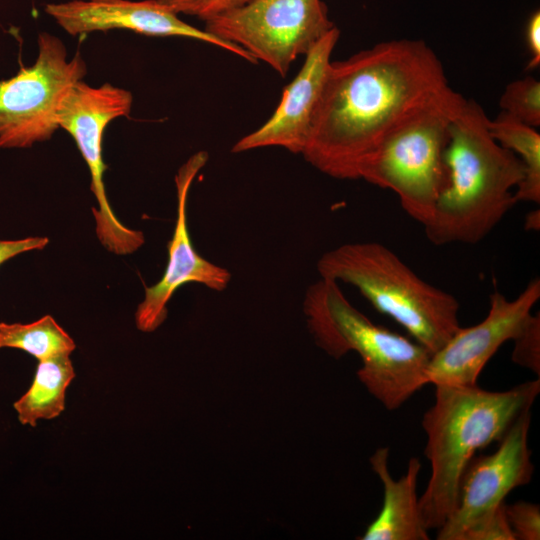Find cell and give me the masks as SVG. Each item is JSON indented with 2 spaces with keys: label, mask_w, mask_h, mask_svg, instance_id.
I'll use <instances>...</instances> for the list:
<instances>
[{
  "label": "cell",
  "mask_w": 540,
  "mask_h": 540,
  "mask_svg": "<svg viewBox=\"0 0 540 540\" xmlns=\"http://www.w3.org/2000/svg\"><path fill=\"white\" fill-rule=\"evenodd\" d=\"M320 278L345 282L432 354L460 329L457 299L422 280L377 242L340 245L317 262Z\"/></svg>",
  "instance_id": "5"
},
{
  "label": "cell",
  "mask_w": 540,
  "mask_h": 540,
  "mask_svg": "<svg viewBox=\"0 0 540 540\" xmlns=\"http://www.w3.org/2000/svg\"><path fill=\"white\" fill-rule=\"evenodd\" d=\"M339 34L335 26L306 53L301 69L284 88L274 113L257 130L238 140L232 147L233 153L278 146L302 154Z\"/></svg>",
  "instance_id": "14"
},
{
  "label": "cell",
  "mask_w": 540,
  "mask_h": 540,
  "mask_svg": "<svg viewBox=\"0 0 540 540\" xmlns=\"http://www.w3.org/2000/svg\"><path fill=\"white\" fill-rule=\"evenodd\" d=\"M133 104L130 91L105 83L92 87L78 81L63 99L59 112V128L74 139L91 175V191L98 208L92 207L96 234L101 244L118 255L131 254L144 244L141 231L124 226L112 211L105 192L102 141L106 127L119 117H128Z\"/></svg>",
  "instance_id": "9"
},
{
  "label": "cell",
  "mask_w": 540,
  "mask_h": 540,
  "mask_svg": "<svg viewBox=\"0 0 540 540\" xmlns=\"http://www.w3.org/2000/svg\"><path fill=\"white\" fill-rule=\"evenodd\" d=\"M489 130L493 138L503 147L511 150L525 168V176L514 191L515 203L540 202V134L536 128L524 124L500 112L489 120Z\"/></svg>",
  "instance_id": "17"
},
{
  "label": "cell",
  "mask_w": 540,
  "mask_h": 540,
  "mask_svg": "<svg viewBox=\"0 0 540 540\" xmlns=\"http://www.w3.org/2000/svg\"><path fill=\"white\" fill-rule=\"evenodd\" d=\"M70 354L40 360L27 392L14 403L18 420L35 427L38 420L58 417L65 409L66 389L75 377Z\"/></svg>",
  "instance_id": "16"
},
{
  "label": "cell",
  "mask_w": 540,
  "mask_h": 540,
  "mask_svg": "<svg viewBox=\"0 0 540 540\" xmlns=\"http://www.w3.org/2000/svg\"><path fill=\"white\" fill-rule=\"evenodd\" d=\"M334 27L322 0H252L206 20L204 30L285 77Z\"/></svg>",
  "instance_id": "8"
},
{
  "label": "cell",
  "mask_w": 540,
  "mask_h": 540,
  "mask_svg": "<svg viewBox=\"0 0 540 540\" xmlns=\"http://www.w3.org/2000/svg\"><path fill=\"white\" fill-rule=\"evenodd\" d=\"M17 348L44 360L59 354H71L76 344L51 315L28 323L0 322V348Z\"/></svg>",
  "instance_id": "18"
},
{
  "label": "cell",
  "mask_w": 540,
  "mask_h": 540,
  "mask_svg": "<svg viewBox=\"0 0 540 540\" xmlns=\"http://www.w3.org/2000/svg\"><path fill=\"white\" fill-rule=\"evenodd\" d=\"M38 48L32 66L0 81V148H27L49 140L59 128L63 99L87 73L80 53L68 60L56 36L40 33Z\"/></svg>",
  "instance_id": "7"
},
{
  "label": "cell",
  "mask_w": 540,
  "mask_h": 540,
  "mask_svg": "<svg viewBox=\"0 0 540 540\" xmlns=\"http://www.w3.org/2000/svg\"><path fill=\"white\" fill-rule=\"evenodd\" d=\"M435 388L434 404L422 418L431 474L419 498V510L427 530L445 523L455 507L469 461L478 450L499 442L517 417L530 410L540 392V380L507 391H487L477 385Z\"/></svg>",
  "instance_id": "3"
},
{
  "label": "cell",
  "mask_w": 540,
  "mask_h": 540,
  "mask_svg": "<svg viewBox=\"0 0 540 540\" xmlns=\"http://www.w3.org/2000/svg\"><path fill=\"white\" fill-rule=\"evenodd\" d=\"M45 12L72 36L124 29L152 37H185L212 44L256 63L239 46L182 21L158 0H72L47 4Z\"/></svg>",
  "instance_id": "13"
},
{
  "label": "cell",
  "mask_w": 540,
  "mask_h": 540,
  "mask_svg": "<svg viewBox=\"0 0 540 540\" xmlns=\"http://www.w3.org/2000/svg\"><path fill=\"white\" fill-rule=\"evenodd\" d=\"M176 14L196 16L206 21L224 12L239 8L252 0H158Z\"/></svg>",
  "instance_id": "22"
},
{
  "label": "cell",
  "mask_w": 540,
  "mask_h": 540,
  "mask_svg": "<svg viewBox=\"0 0 540 540\" xmlns=\"http://www.w3.org/2000/svg\"><path fill=\"white\" fill-rule=\"evenodd\" d=\"M47 237H28L18 240H0V265L27 251L42 250L48 244Z\"/></svg>",
  "instance_id": "24"
},
{
  "label": "cell",
  "mask_w": 540,
  "mask_h": 540,
  "mask_svg": "<svg viewBox=\"0 0 540 540\" xmlns=\"http://www.w3.org/2000/svg\"><path fill=\"white\" fill-rule=\"evenodd\" d=\"M454 93L422 40L381 42L330 61L302 155L330 177L358 179L362 162L392 131Z\"/></svg>",
  "instance_id": "1"
},
{
  "label": "cell",
  "mask_w": 540,
  "mask_h": 540,
  "mask_svg": "<svg viewBox=\"0 0 540 540\" xmlns=\"http://www.w3.org/2000/svg\"><path fill=\"white\" fill-rule=\"evenodd\" d=\"M505 504L467 528L459 540H515L505 514Z\"/></svg>",
  "instance_id": "23"
},
{
  "label": "cell",
  "mask_w": 540,
  "mask_h": 540,
  "mask_svg": "<svg viewBox=\"0 0 540 540\" xmlns=\"http://www.w3.org/2000/svg\"><path fill=\"white\" fill-rule=\"evenodd\" d=\"M303 310L316 344L338 359L355 351L362 360L357 376L387 410L403 405L429 384L432 353L405 336L374 324L356 309L338 282L320 278L305 293Z\"/></svg>",
  "instance_id": "4"
},
{
  "label": "cell",
  "mask_w": 540,
  "mask_h": 540,
  "mask_svg": "<svg viewBox=\"0 0 540 540\" xmlns=\"http://www.w3.org/2000/svg\"><path fill=\"white\" fill-rule=\"evenodd\" d=\"M501 112L532 126H540V82L526 76L509 83L499 101Z\"/></svg>",
  "instance_id": "19"
},
{
  "label": "cell",
  "mask_w": 540,
  "mask_h": 540,
  "mask_svg": "<svg viewBox=\"0 0 540 540\" xmlns=\"http://www.w3.org/2000/svg\"><path fill=\"white\" fill-rule=\"evenodd\" d=\"M526 44L530 54L527 69H535L540 64V12L537 10L528 19L525 30Z\"/></svg>",
  "instance_id": "25"
},
{
  "label": "cell",
  "mask_w": 540,
  "mask_h": 540,
  "mask_svg": "<svg viewBox=\"0 0 540 540\" xmlns=\"http://www.w3.org/2000/svg\"><path fill=\"white\" fill-rule=\"evenodd\" d=\"M531 412L521 413L489 455L473 456L459 483L455 507L437 529L438 540H459L474 523L505 503L515 488L528 484L534 472L528 434Z\"/></svg>",
  "instance_id": "10"
},
{
  "label": "cell",
  "mask_w": 540,
  "mask_h": 540,
  "mask_svg": "<svg viewBox=\"0 0 540 540\" xmlns=\"http://www.w3.org/2000/svg\"><path fill=\"white\" fill-rule=\"evenodd\" d=\"M489 120L475 100L465 98L450 121L449 184L423 225L434 245L478 243L516 204L513 195L525 168L493 138Z\"/></svg>",
  "instance_id": "2"
},
{
  "label": "cell",
  "mask_w": 540,
  "mask_h": 540,
  "mask_svg": "<svg viewBox=\"0 0 540 540\" xmlns=\"http://www.w3.org/2000/svg\"><path fill=\"white\" fill-rule=\"evenodd\" d=\"M455 93L392 131L362 162L358 179L394 191L402 208L424 225L448 187L449 124L464 101Z\"/></svg>",
  "instance_id": "6"
},
{
  "label": "cell",
  "mask_w": 540,
  "mask_h": 540,
  "mask_svg": "<svg viewBox=\"0 0 540 540\" xmlns=\"http://www.w3.org/2000/svg\"><path fill=\"white\" fill-rule=\"evenodd\" d=\"M389 449L378 448L370 457L373 471L383 486V504L378 516L367 527L361 540H428L417 497L420 460L412 457L406 473L394 479L388 468Z\"/></svg>",
  "instance_id": "15"
},
{
  "label": "cell",
  "mask_w": 540,
  "mask_h": 540,
  "mask_svg": "<svg viewBox=\"0 0 540 540\" xmlns=\"http://www.w3.org/2000/svg\"><path fill=\"white\" fill-rule=\"evenodd\" d=\"M540 298V279L531 280L513 300L495 289L489 296L490 308L480 323L460 329L431 355L429 384L473 386L492 356L523 330Z\"/></svg>",
  "instance_id": "11"
},
{
  "label": "cell",
  "mask_w": 540,
  "mask_h": 540,
  "mask_svg": "<svg viewBox=\"0 0 540 540\" xmlns=\"http://www.w3.org/2000/svg\"><path fill=\"white\" fill-rule=\"evenodd\" d=\"M208 160V153L192 155L175 176L177 189V218L168 242V262L161 279L145 287L143 301L135 312L136 327L142 332L155 331L167 318V304L175 291L187 283H199L221 292L231 280L228 269L203 258L191 241L187 226V199L191 184Z\"/></svg>",
  "instance_id": "12"
},
{
  "label": "cell",
  "mask_w": 540,
  "mask_h": 540,
  "mask_svg": "<svg viewBox=\"0 0 540 540\" xmlns=\"http://www.w3.org/2000/svg\"><path fill=\"white\" fill-rule=\"evenodd\" d=\"M539 210L530 212L526 218V229L539 230Z\"/></svg>",
  "instance_id": "26"
},
{
  "label": "cell",
  "mask_w": 540,
  "mask_h": 540,
  "mask_svg": "<svg viewBox=\"0 0 540 540\" xmlns=\"http://www.w3.org/2000/svg\"><path fill=\"white\" fill-rule=\"evenodd\" d=\"M505 514L515 540L540 539V507L538 504L518 501L505 504Z\"/></svg>",
  "instance_id": "21"
},
{
  "label": "cell",
  "mask_w": 540,
  "mask_h": 540,
  "mask_svg": "<svg viewBox=\"0 0 540 540\" xmlns=\"http://www.w3.org/2000/svg\"><path fill=\"white\" fill-rule=\"evenodd\" d=\"M512 361L540 375V315L532 314L523 330L516 336Z\"/></svg>",
  "instance_id": "20"
}]
</instances>
